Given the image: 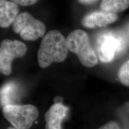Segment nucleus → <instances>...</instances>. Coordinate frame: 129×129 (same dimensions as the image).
Masks as SVG:
<instances>
[{"instance_id":"20e7f679","label":"nucleus","mask_w":129,"mask_h":129,"mask_svg":"<svg viewBox=\"0 0 129 129\" xmlns=\"http://www.w3.org/2000/svg\"><path fill=\"white\" fill-rule=\"evenodd\" d=\"M3 111L6 120L17 129H29L39 115L38 109L32 105H7Z\"/></svg>"},{"instance_id":"f8f14e48","label":"nucleus","mask_w":129,"mask_h":129,"mask_svg":"<svg viewBox=\"0 0 129 129\" xmlns=\"http://www.w3.org/2000/svg\"><path fill=\"white\" fill-rule=\"evenodd\" d=\"M118 78L122 84L129 87V60L125 62L120 68Z\"/></svg>"},{"instance_id":"7ed1b4c3","label":"nucleus","mask_w":129,"mask_h":129,"mask_svg":"<svg viewBox=\"0 0 129 129\" xmlns=\"http://www.w3.org/2000/svg\"><path fill=\"white\" fill-rule=\"evenodd\" d=\"M66 42L68 50L76 54L84 67L91 68L98 63V57L85 31L81 29L73 30L66 38Z\"/></svg>"},{"instance_id":"1a4fd4ad","label":"nucleus","mask_w":129,"mask_h":129,"mask_svg":"<svg viewBox=\"0 0 129 129\" xmlns=\"http://www.w3.org/2000/svg\"><path fill=\"white\" fill-rule=\"evenodd\" d=\"M19 8L16 3L11 1H0V26L7 28L17 18Z\"/></svg>"},{"instance_id":"0eeeda50","label":"nucleus","mask_w":129,"mask_h":129,"mask_svg":"<svg viewBox=\"0 0 129 129\" xmlns=\"http://www.w3.org/2000/svg\"><path fill=\"white\" fill-rule=\"evenodd\" d=\"M69 108L63 104H54L45 114V129H62V123L67 117Z\"/></svg>"},{"instance_id":"9b49d317","label":"nucleus","mask_w":129,"mask_h":129,"mask_svg":"<svg viewBox=\"0 0 129 129\" xmlns=\"http://www.w3.org/2000/svg\"><path fill=\"white\" fill-rule=\"evenodd\" d=\"M129 7L127 0H104L100 5L102 11L115 13L124 11Z\"/></svg>"},{"instance_id":"39448f33","label":"nucleus","mask_w":129,"mask_h":129,"mask_svg":"<svg viewBox=\"0 0 129 129\" xmlns=\"http://www.w3.org/2000/svg\"><path fill=\"white\" fill-rule=\"evenodd\" d=\"M13 29L26 41H34L44 35L46 28L44 23L35 19L28 13H22L13 23Z\"/></svg>"},{"instance_id":"2eb2a0df","label":"nucleus","mask_w":129,"mask_h":129,"mask_svg":"<svg viewBox=\"0 0 129 129\" xmlns=\"http://www.w3.org/2000/svg\"><path fill=\"white\" fill-rule=\"evenodd\" d=\"M13 2L16 3L17 5L28 6L35 4V3H37V1H35V0H16V1H13Z\"/></svg>"},{"instance_id":"f03ea898","label":"nucleus","mask_w":129,"mask_h":129,"mask_svg":"<svg viewBox=\"0 0 129 129\" xmlns=\"http://www.w3.org/2000/svg\"><path fill=\"white\" fill-rule=\"evenodd\" d=\"M97 52L102 62L108 63L127 52V41L124 35L115 31L102 32L96 40Z\"/></svg>"},{"instance_id":"6e6552de","label":"nucleus","mask_w":129,"mask_h":129,"mask_svg":"<svg viewBox=\"0 0 129 129\" xmlns=\"http://www.w3.org/2000/svg\"><path fill=\"white\" fill-rule=\"evenodd\" d=\"M118 16L115 13L96 11L87 14L83 17L82 24L88 28H94L96 27H104L112 23L117 20Z\"/></svg>"},{"instance_id":"f3484780","label":"nucleus","mask_w":129,"mask_h":129,"mask_svg":"<svg viewBox=\"0 0 129 129\" xmlns=\"http://www.w3.org/2000/svg\"><path fill=\"white\" fill-rule=\"evenodd\" d=\"M62 101H63L62 98H61V97H59V96L56 97L54 99V104H62Z\"/></svg>"},{"instance_id":"ddd939ff","label":"nucleus","mask_w":129,"mask_h":129,"mask_svg":"<svg viewBox=\"0 0 129 129\" xmlns=\"http://www.w3.org/2000/svg\"><path fill=\"white\" fill-rule=\"evenodd\" d=\"M120 114L124 129H129V102L124 105L121 109Z\"/></svg>"},{"instance_id":"a211bd4d","label":"nucleus","mask_w":129,"mask_h":129,"mask_svg":"<svg viewBox=\"0 0 129 129\" xmlns=\"http://www.w3.org/2000/svg\"><path fill=\"white\" fill-rule=\"evenodd\" d=\"M7 129H17V128H14V127H9V128H7Z\"/></svg>"},{"instance_id":"4468645a","label":"nucleus","mask_w":129,"mask_h":129,"mask_svg":"<svg viewBox=\"0 0 129 129\" xmlns=\"http://www.w3.org/2000/svg\"><path fill=\"white\" fill-rule=\"evenodd\" d=\"M98 129H121L119 124L114 121H111Z\"/></svg>"},{"instance_id":"f257e3e1","label":"nucleus","mask_w":129,"mask_h":129,"mask_svg":"<svg viewBox=\"0 0 129 129\" xmlns=\"http://www.w3.org/2000/svg\"><path fill=\"white\" fill-rule=\"evenodd\" d=\"M66 39L57 30L48 32L40 44L38 51V62L43 68L54 62H62L67 57L68 53Z\"/></svg>"},{"instance_id":"dca6fc26","label":"nucleus","mask_w":129,"mask_h":129,"mask_svg":"<svg viewBox=\"0 0 129 129\" xmlns=\"http://www.w3.org/2000/svg\"><path fill=\"white\" fill-rule=\"evenodd\" d=\"M98 2V1H93V0H91V1H87V0H83V1H78V3H80V4H83L84 5H91L93 4L94 3Z\"/></svg>"},{"instance_id":"9d476101","label":"nucleus","mask_w":129,"mask_h":129,"mask_svg":"<svg viewBox=\"0 0 129 129\" xmlns=\"http://www.w3.org/2000/svg\"><path fill=\"white\" fill-rule=\"evenodd\" d=\"M19 93L18 85L14 82L4 84L1 88V105L3 107L7 105H14Z\"/></svg>"},{"instance_id":"423d86ee","label":"nucleus","mask_w":129,"mask_h":129,"mask_svg":"<svg viewBox=\"0 0 129 129\" xmlns=\"http://www.w3.org/2000/svg\"><path fill=\"white\" fill-rule=\"evenodd\" d=\"M27 51L25 44L18 40H4L0 46V71L5 75L12 72V63L14 59L25 56Z\"/></svg>"}]
</instances>
